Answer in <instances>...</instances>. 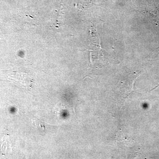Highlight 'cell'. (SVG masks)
Segmentation results:
<instances>
[{"mask_svg":"<svg viewBox=\"0 0 159 159\" xmlns=\"http://www.w3.org/2000/svg\"><path fill=\"white\" fill-rule=\"evenodd\" d=\"M11 79L26 90L30 91L32 89L33 79L28 74L17 72L15 73Z\"/></svg>","mask_w":159,"mask_h":159,"instance_id":"cell-1","label":"cell"}]
</instances>
